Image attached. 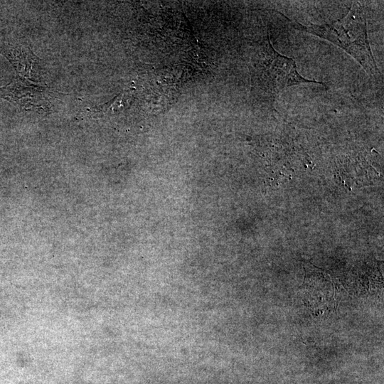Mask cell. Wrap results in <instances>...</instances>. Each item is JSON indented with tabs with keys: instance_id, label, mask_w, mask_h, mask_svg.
Masks as SVG:
<instances>
[{
	"instance_id": "6da1fadb",
	"label": "cell",
	"mask_w": 384,
	"mask_h": 384,
	"mask_svg": "<svg viewBox=\"0 0 384 384\" xmlns=\"http://www.w3.org/2000/svg\"><path fill=\"white\" fill-rule=\"evenodd\" d=\"M294 26L338 46L353 56L369 75H380L368 37L366 11L360 3H355L348 14L336 21L321 25L294 22Z\"/></svg>"
},
{
	"instance_id": "7a4b0ae2",
	"label": "cell",
	"mask_w": 384,
	"mask_h": 384,
	"mask_svg": "<svg viewBox=\"0 0 384 384\" xmlns=\"http://www.w3.org/2000/svg\"><path fill=\"white\" fill-rule=\"evenodd\" d=\"M254 65L256 85L272 100L284 89L293 85L307 82L324 85L302 77L294 60L276 51L268 38L260 48Z\"/></svg>"
}]
</instances>
